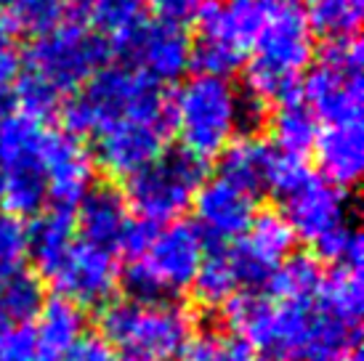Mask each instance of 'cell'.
Wrapping results in <instances>:
<instances>
[{
	"label": "cell",
	"mask_w": 364,
	"mask_h": 361,
	"mask_svg": "<svg viewBox=\"0 0 364 361\" xmlns=\"http://www.w3.org/2000/svg\"><path fill=\"white\" fill-rule=\"evenodd\" d=\"M109 45L77 19H67L35 35L21 50V77L14 88L21 112L46 120L107 67Z\"/></svg>",
	"instance_id": "1"
},
{
	"label": "cell",
	"mask_w": 364,
	"mask_h": 361,
	"mask_svg": "<svg viewBox=\"0 0 364 361\" xmlns=\"http://www.w3.org/2000/svg\"><path fill=\"white\" fill-rule=\"evenodd\" d=\"M263 104L237 88L229 77L197 72L171 96V125L194 160L221 157L234 139L261 122Z\"/></svg>",
	"instance_id": "2"
},
{
	"label": "cell",
	"mask_w": 364,
	"mask_h": 361,
	"mask_svg": "<svg viewBox=\"0 0 364 361\" xmlns=\"http://www.w3.org/2000/svg\"><path fill=\"white\" fill-rule=\"evenodd\" d=\"M301 0H277L261 38L245 61V93L255 101L277 104L298 93L314 64L316 41Z\"/></svg>",
	"instance_id": "3"
},
{
	"label": "cell",
	"mask_w": 364,
	"mask_h": 361,
	"mask_svg": "<svg viewBox=\"0 0 364 361\" xmlns=\"http://www.w3.org/2000/svg\"><path fill=\"white\" fill-rule=\"evenodd\" d=\"M64 133L72 139H88L125 117L168 114L171 96L162 85L144 77L125 64L104 67L77 93L59 107Z\"/></svg>",
	"instance_id": "4"
},
{
	"label": "cell",
	"mask_w": 364,
	"mask_h": 361,
	"mask_svg": "<svg viewBox=\"0 0 364 361\" xmlns=\"http://www.w3.org/2000/svg\"><path fill=\"white\" fill-rule=\"evenodd\" d=\"M197 335L194 313L176 301H112L99 311V338L120 356L181 359Z\"/></svg>",
	"instance_id": "5"
},
{
	"label": "cell",
	"mask_w": 364,
	"mask_h": 361,
	"mask_svg": "<svg viewBox=\"0 0 364 361\" xmlns=\"http://www.w3.org/2000/svg\"><path fill=\"white\" fill-rule=\"evenodd\" d=\"M205 252L208 242L194 223L173 221L157 226L146 247L120 269V287L128 301H171L192 287Z\"/></svg>",
	"instance_id": "6"
},
{
	"label": "cell",
	"mask_w": 364,
	"mask_h": 361,
	"mask_svg": "<svg viewBox=\"0 0 364 361\" xmlns=\"http://www.w3.org/2000/svg\"><path fill=\"white\" fill-rule=\"evenodd\" d=\"M51 133L46 120L21 109L0 114V210L16 218L46 210V151Z\"/></svg>",
	"instance_id": "7"
},
{
	"label": "cell",
	"mask_w": 364,
	"mask_h": 361,
	"mask_svg": "<svg viewBox=\"0 0 364 361\" xmlns=\"http://www.w3.org/2000/svg\"><path fill=\"white\" fill-rule=\"evenodd\" d=\"M274 6L277 0H208L194 19L192 67L218 77L245 67Z\"/></svg>",
	"instance_id": "8"
},
{
	"label": "cell",
	"mask_w": 364,
	"mask_h": 361,
	"mask_svg": "<svg viewBox=\"0 0 364 361\" xmlns=\"http://www.w3.org/2000/svg\"><path fill=\"white\" fill-rule=\"evenodd\" d=\"M362 41L327 43L322 56L314 61L301 80L298 96L311 109L316 122L324 125H346L362 122L364 80H362Z\"/></svg>",
	"instance_id": "9"
},
{
	"label": "cell",
	"mask_w": 364,
	"mask_h": 361,
	"mask_svg": "<svg viewBox=\"0 0 364 361\" xmlns=\"http://www.w3.org/2000/svg\"><path fill=\"white\" fill-rule=\"evenodd\" d=\"M203 183L205 162L194 160L181 149H173L133 173L122 194L139 221L165 226L181 221L183 212L192 210V202Z\"/></svg>",
	"instance_id": "10"
},
{
	"label": "cell",
	"mask_w": 364,
	"mask_h": 361,
	"mask_svg": "<svg viewBox=\"0 0 364 361\" xmlns=\"http://www.w3.org/2000/svg\"><path fill=\"white\" fill-rule=\"evenodd\" d=\"M173 136L171 112L168 114H144L112 122L93 136V162L114 178H131L160 154L168 151Z\"/></svg>",
	"instance_id": "11"
},
{
	"label": "cell",
	"mask_w": 364,
	"mask_h": 361,
	"mask_svg": "<svg viewBox=\"0 0 364 361\" xmlns=\"http://www.w3.org/2000/svg\"><path fill=\"white\" fill-rule=\"evenodd\" d=\"M114 50L125 59V67L141 72L162 88L181 82L192 70V35L181 24L162 19L146 16Z\"/></svg>",
	"instance_id": "12"
},
{
	"label": "cell",
	"mask_w": 364,
	"mask_h": 361,
	"mask_svg": "<svg viewBox=\"0 0 364 361\" xmlns=\"http://www.w3.org/2000/svg\"><path fill=\"white\" fill-rule=\"evenodd\" d=\"M295 234L279 210H258L247 231L232 244H223L237 287L261 290L274 269L293 255Z\"/></svg>",
	"instance_id": "13"
},
{
	"label": "cell",
	"mask_w": 364,
	"mask_h": 361,
	"mask_svg": "<svg viewBox=\"0 0 364 361\" xmlns=\"http://www.w3.org/2000/svg\"><path fill=\"white\" fill-rule=\"evenodd\" d=\"M46 281L59 298L75 303L82 311H93V308L102 311L117 295L120 266L112 252L75 239V244Z\"/></svg>",
	"instance_id": "14"
},
{
	"label": "cell",
	"mask_w": 364,
	"mask_h": 361,
	"mask_svg": "<svg viewBox=\"0 0 364 361\" xmlns=\"http://www.w3.org/2000/svg\"><path fill=\"white\" fill-rule=\"evenodd\" d=\"M192 210L194 226L200 229L205 242L208 244L213 242V247H221L237 242L247 231L258 212V197L240 189L232 180L215 176L200 186Z\"/></svg>",
	"instance_id": "15"
},
{
	"label": "cell",
	"mask_w": 364,
	"mask_h": 361,
	"mask_svg": "<svg viewBox=\"0 0 364 361\" xmlns=\"http://www.w3.org/2000/svg\"><path fill=\"white\" fill-rule=\"evenodd\" d=\"M279 202H282L279 212L290 223L295 239H304L309 244H316L335 229L346 226L351 212L348 194L335 189L333 183H327L314 173Z\"/></svg>",
	"instance_id": "16"
},
{
	"label": "cell",
	"mask_w": 364,
	"mask_h": 361,
	"mask_svg": "<svg viewBox=\"0 0 364 361\" xmlns=\"http://www.w3.org/2000/svg\"><path fill=\"white\" fill-rule=\"evenodd\" d=\"M96 162L80 139L53 131L46 151V191L51 208L75 210L77 202L93 189Z\"/></svg>",
	"instance_id": "17"
},
{
	"label": "cell",
	"mask_w": 364,
	"mask_h": 361,
	"mask_svg": "<svg viewBox=\"0 0 364 361\" xmlns=\"http://www.w3.org/2000/svg\"><path fill=\"white\" fill-rule=\"evenodd\" d=\"M72 215L75 234H80V242L112 255L120 252L133 226V212L125 202V194L112 183H93V189L77 202Z\"/></svg>",
	"instance_id": "18"
},
{
	"label": "cell",
	"mask_w": 364,
	"mask_h": 361,
	"mask_svg": "<svg viewBox=\"0 0 364 361\" xmlns=\"http://www.w3.org/2000/svg\"><path fill=\"white\" fill-rule=\"evenodd\" d=\"M314 160L319 178L335 189L348 191L362 180L364 173V131L362 122L324 125L314 141Z\"/></svg>",
	"instance_id": "19"
},
{
	"label": "cell",
	"mask_w": 364,
	"mask_h": 361,
	"mask_svg": "<svg viewBox=\"0 0 364 361\" xmlns=\"http://www.w3.org/2000/svg\"><path fill=\"white\" fill-rule=\"evenodd\" d=\"M30 330L38 361H59L85 335V311L59 295L46 298Z\"/></svg>",
	"instance_id": "20"
},
{
	"label": "cell",
	"mask_w": 364,
	"mask_h": 361,
	"mask_svg": "<svg viewBox=\"0 0 364 361\" xmlns=\"http://www.w3.org/2000/svg\"><path fill=\"white\" fill-rule=\"evenodd\" d=\"M27 244L30 258L38 269V279H48L51 271L61 263L72 244H75V215L72 210L48 208L35 215L27 226Z\"/></svg>",
	"instance_id": "21"
},
{
	"label": "cell",
	"mask_w": 364,
	"mask_h": 361,
	"mask_svg": "<svg viewBox=\"0 0 364 361\" xmlns=\"http://www.w3.org/2000/svg\"><path fill=\"white\" fill-rule=\"evenodd\" d=\"M218 176L237 183L240 189L250 191L253 197H261L266 191L269 180V168L274 160L272 144L258 139L255 133H242L240 139H234L226 151L218 157Z\"/></svg>",
	"instance_id": "22"
},
{
	"label": "cell",
	"mask_w": 364,
	"mask_h": 361,
	"mask_svg": "<svg viewBox=\"0 0 364 361\" xmlns=\"http://www.w3.org/2000/svg\"><path fill=\"white\" fill-rule=\"evenodd\" d=\"M223 324L229 327V335L242 340L250 351L266 353L269 348V335H272L274 321V301L261 290H242L232 295L221 306Z\"/></svg>",
	"instance_id": "23"
},
{
	"label": "cell",
	"mask_w": 364,
	"mask_h": 361,
	"mask_svg": "<svg viewBox=\"0 0 364 361\" xmlns=\"http://www.w3.org/2000/svg\"><path fill=\"white\" fill-rule=\"evenodd\" d=\"M269 128H272L274 151L306 160V154L311 151L316 133H319V122L311 114V109L304 104V99L295 93L290 99H282L274 104Z\"/></svg>",
	"instance_id": "24"
},
{
	"label": "cell",
	"mask_w": 364,
	"mask_h": 361,
	"mask_svg": "<svg viewBox=\"0 0 364 361\" xmlns=\"http://www.w3.org/2000/svg\"><path fill=\"white\" fill-rule=\"evenodd\" d=\"M91 0H11L0 14V30L14 35H41L75 14H85Z\"/></svg>",
	"instance_id": "25"
},
{
	"label": "cell",
	"mask_w": 364,
	"mask_h": 361,
	"mask_svg": "<svg viewBox=\"0 0 364 361\" xmlns=\"http://www.w3.org/2000/svg\"><path fill=\"white\" fill-rule=\"evenodd\" d=\"M324 269L311 252H293L266 281V295L274 301H316Z\"/></svg>",
	"instance_id": "26"
},
{
	"label": "cell",
	"mask_w": 364,
	"mask_h": 361,
	"mask_svg": "<svg viewBox=\"0 0 364 361\" xmlns=\"http://www.w3.org/2000/svg\"><path fill=\"white\" fill-rule=\"evenodd\" d=\"M316 306L335 319L351 327L362 324L364 313V284L362 271L356 269H330L324 274L322 287L316 292Z\"/></svg>",
	"instance_id": "27"
},
{
	"label": "cell",
	"mask_w": 364,
	"mask_h": 361,
	"mask_svg": "<svg viewBox=\"0 0 364 361\" xmlns=\"http://www.w3.org/2000/svg\"><path fill=\"white\" fill-rule=\"evenodd\" d=\"M85 19L107 45H120L136 27L146 19V3L144 0H91L85 9Z\"/></svg>",
	"instance_id": "28"
},
{
	"label": "cell",
	"mask_w": 364,
	"mask_h": 361,
	"mask_svg": "<svg viewBox=\"0 0 364 361\" xmlns=\"http://www.w3.org/2000/svg\"><path fill=\"white\" fill-rule=\"evenodd\" d=\"M304 9L314 35H322L327 43L359 38L364 0H309Z\"/></svg>",
	"instance_id": "29"
},
{
	"label": "cell",
	"mask_w": 364,
	"mask_h": 361,
	"mask_svg": "<svg viewBox=\"0 0 364 361\" xmlns=\"http://www.w3.org/2000/svg\"><path fill=\"white\" fill-rule=\"evenodd\" d=\"M46 301V287L38 274L21 269L0 279V319L9 327H27Z\"/></svg>",
	"instance_id": "30"
},
{
	"label": "cell",
	"mask_w": 364,
	"mask_h": 361,
	"mask_svg": "<svg viewBox=\"0 0 364 361\" xmlns=\"http://www.w3.org/2000/svg\"><path fill=\"white\" fill-rule=\"evenodd\" d=\"M189 290H192L194 301L205 306V308H221L232 295L240 292L223 244L221 247H213L210 252H205V261L200 266V271H197V276H194Z\"/></svg>",
	"instance_id": "31"
},
{
	"label": "cell",
	"mask_w": 364,
	"mask_h": 361,
	"mask_svg": "<svg viewBox=\"0 0 364 361\" xmlns=\"http://www.w3.org/2000/svg\"><path fill=\"white\" fill-rule=\"evenodd\" d=\"M316 250V261L330 263L333 269H356L362 271V237L359 231L346 223L341 229H335L333 234H327L324 239H319L314 244Z\"/></svg>",
	"instance_id": "32"
},
{
	"label": "cell",
	"mask_w": 364,
	"mask_h": 361,
	"mask_svg": "<svg viewBox=\"0 0 364 361\" xmlns=\"http://www.w3.org/2000/svg\"><path fill=\"white\" fill-rule=\"evenodd\" d=\"M27 258H30L27 223L24 218L0 210V279L24 269Z\"/></svg>",
	"instance_id": "33"
},
{
	"label": "cell",
	"mask_w": 364,
	"mask_h": 361,
	"mask_svg": "<svg viewBox=\"0 0 364 361\" xmlns=\"http://www.w3.org/2000/svg\"><path fill=\"white\" fill-rule=\"evenodd\" d=\"M250 356L253 351L242 340H237L234 335H223V332L194 335L183 353L186 361H250Z\"/></svg>",
	"instance_id": "34"
},
{
	"label": "cell",
	"mask_w": 364,
	"mask_h": 361,
	"mask_svg": "<svg viewBox=\"0 0 364 361\" xmlns=\"http://www.w3.org/2000/svg\"><path fill=\"white\" fill-rule=\"evenodd\" d=\"M21 77V48L9 32L0 30V99L14 93Z\"/></svg>",
	"instance_id": "35"
},
{
	"label": "cell",
	"mask_w": 364,
	"mask_h": 361,
	"mask_svg": "<svg viewBox=\"0 0 364 361\" xmlns=\"http://www.w3.org/2000/svg\"><path fill=\"white\" fill-rule=\"evenodd\" d=\"M149 9L154 11V16L171 24H181L183 21L197 19V14L203 11L208 0H144Z\"/></svg>",
	"instance_id": "36"
},
{
	"label": "cell",
	"mask_w": 364,
	"mask_h": 361,
	"mask_svg": "<svg viewBox=\"0 0 364 361\" xmlns=\"http://www.w3.org/2000/svg\"><path fill=\"white\" fill-rule=\"evenodd\" d=\"M59 361H117V356L99 335H82L80 340L75 343V348L64 353Z\"/></svg>",
	"instance_id": "37"
},
{
	"label": "cell",
	"mask_w": 364,
	"mask_h": 361,
	"mask_svg": "<svg viewBox=\"0 0 364 361\" xmlns=\"http://www.w3.org/2000/svg\"><path fill=\"white\" fill-rule=\"evenodd\" d=\"M250 361H282V359H277L272 353H258V356H250Z\"/></svg>",
	"instance_id": "38"
},
{
	"label": "cell",
	"mask_w": 364,
	"mask_h": 361,
	"mask_svg": "<svg viewBox=\"0 0 364 361\" xmlns=\"http://www.w3.org/2000/svg\"><path fill=\"white\" fill-rule=\"evenodd\" d=\"M343 361H362V351L356 348V351H354V353H348V356H346Z\"/></svg>",
	"instance_id": "39"
},
{
	"label": "cell",
	"mask_w": 364,
	"mask_h": 361,
	"mask_svg": "<svg viewBox=\"0 0 364 361\" xmlns=\"http://www.w3.org/2000/svg\"><path fill=\"white\" fill-rule=\"evenodd\" d=\"M117 361H149V359H141V356H120Z\"/></svg>",
	"instance_id": "40"
},
{
	"label": "cell",
	"mask_w": 364,
	"mask_h": 361,
	"mask_svg": "<svg viewBox=\"0 0 364 361\" xmlns=\"http://www.w3.org/2000/svg\"><path fill=\"white\" fill-rule=\"evenodd\" d=\"M9 6H11V0H0V14L9 9Z\"/></svg>",
	"instance_id": "41"
}]
</instances>
